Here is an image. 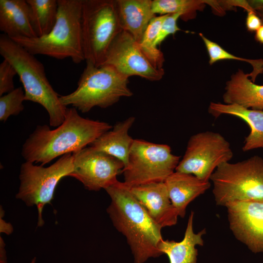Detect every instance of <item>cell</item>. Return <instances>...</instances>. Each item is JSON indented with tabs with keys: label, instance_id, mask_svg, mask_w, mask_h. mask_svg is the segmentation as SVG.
<instances>
[{
	"label": "cell",
	"instance_id": "f1b7e54d",
	"mask_svg": "<svg viewBox=\"0 0 263 263\" xmlns=\"http://www.w3.org/2000/svg\"><path fill=\"white\" fill-rule=\"evenodd\" d=\"M241 5L247 12L246 19L247 29L251 32L256 31L263 25L261 19L247 2H242Z\"/></svg>",
	"mask_w": 263,
	"mask_h": 263
},
{
	"label": "cell",
	"instance_id": "9a60e30c",
	"mask_svg": "<svg viewBox=\"0 0 263 263\" xmlns=\"http://www.w3.org/2000/svg\"><path fill=\"white\" fill-rule=\"evenodd\" d=\"M0 30L11 39L37 37L26 0H0Z\"/></svg>",
	"mask_w": 263,
	"mask_h": 263
},
{
	"label": "cell",
	"instance_id": "e0dca14e",
	"mask_svg": "<svg viewBox=\"0 0 263 263\" xmlns=\"http://www.w3.org/2000/svg\"><path fill=\"white\" fill-rule=\"evenodd\" d=\"M122 30L129 33L139 43L151 19L156 16L151 0H115Z\"/></svg>",
	"mask_w": 263,
	"mask_h": 263
},
{
	"label": "cell",
	"instance_id": "d4e9b609",
	"mask_svg": "<svg viewBox=\"0 0 263 263\" xmlns=\"http://www.w3.org/2000/svg\"><path fill=\"white\" fill-rule=\"evenodd\" d=\"M206 1L192 0H153V13L162 15L183 13L184 16L197 10Z\"/></svg>",
	"mask_w": 263,
	"mask_h": 263
},
{
	"label": "cell",
	"instance_id": "603a6c76",
	"mask_svg": "<svg viewBox=\"0 0 263 263\" xmlns=\"http://www.w3.org/2000/svg\"><path fill=\"white\" fill-rule=\"evenodd\" d=\"M169 14L155 16L150 22L141 41L138 43L143 54L157 69H162L165 61L163 53L155 45L160 27Z\"/></svg>",
	"mask_w": 263,
	"mask_h": 263
},
{
	"label": "cell",
	"instance_id": "cb8c5ba5",
	"mask_svg": "<svg viewBox=\"0 0 263 263\" xmlns=\"http://www.w3.org/2000/svg\"><path fill=\"white\" fill-rule=\"evenodd\" d=\"M209 56V63L210 65L216 61L224 59H235L246 61L249 63L253 67V71L249 74L251 80L254 82L259 74L263 73V59L252 60L236 56L225 51L218 44L207 38L203 34L200 33Z\"/></svg>",
	"mask_w": 263,
	"mask_h": 263
},
{
	"label": "cell",
	"instance_id": "9c48e42d",
	"mask_svg": "<svg viewBox=\"0 0 263 263\" xmlns=\"http://www.w3.org/2000/svg\"><path fill=\"white\" fill-rule=\"evenodd\" d=\"M180 156L172 153L169 146L134 139L128 161L122 173L130 188L165 182L175 171Z\"/></svg>",
	"mask_w": 263,
	"mask_h": 263
},
{
	"label": "cell",
	"instance_id": "8fae6325",
	"mask_svg": "<svg viewBox=\"0 0 263 263\" xmlns=\"http://www.w3.org/2000/svg\"><path fill=\"white\" fill-rule=\"evenodd\" d=\"M73 154L74 169L69 176L90 191L105 189L115 183L125 167L120 160L91 146Z\"/></svg>",
	"mask_w": 263,
	"mask_h": 263
},
{
	"label": "cell",
	"instance_id": "484cf974",
	"mask_svg": "<svg viewBox=\"0 0 263 263\" xmlns=\"http://www.w3.org/2000/svg\"><path fill=\"white\" fill-rule=\"evenodd\" d=\"M24 91L21 87L0 96V120L5 122L10 116L18 115L24 109Z\"/></svg>",
	"mask_w": 263,
	"mask_h": 263
},
{
	"label": "cell",
	"instance_id": "ba28073f",
	"mask_svg": "<svg viewBox=\"0 0 263 263\" xmlns=\"http://www.w3.org/2000/svg\"><path fill=\"white\" fill-rule=\"evenodd\" d=\"M73 153L61 156L49 167L36 166L26 161L20 167V185L16 198L28 207L36 206L38 212V226L44 224L42 210L54 198L56 188L60 180L69 176L74 169Z\"/></svg>",
	"mask_w": 263,
	"mask_h": 263
},
{
	"label": "cell",
	"instance_id": "4dcf8cb0",
	"mask_svg": "<svg viewBox=\"0 0 263 263\" xmlns=\"http://www.w3.org/2000/svg\"><path fill=\"white\" fill-rule=\"evenodd\" d=\"M251 7L260 18L263 24V0L252 1Z\"/></svg>",
	"mask_w": 263,
	"mask_h": 263
},
{
	"label": "cell",
	"instance_id": "277c9868",
	"mask_svg": "<svg viewBox=\"0 0 263 263\" xmlns=\"http://www.w3.org/2000/svg\"><path fill=\"white\" fill-rule=\"evenodd\" d=\"M58 12L51 31L40 37L12 38L35 56L58 59L70 58L75 64L85 60L81 34L82 0H57Z\"/></svg>",
	"mask_w": 263,
	"mask_h": 263
},
{
	"label": "cell",
	"instance_id": "ac0fdd59",
	"mask_svg": "<svg viewBox=\"0 0 263 263\" xmlns=\"http://www.w3.org/2000/svg\"><path fill=\"white\" fill-rule=\"evenodd\" d=\"M208 111L215 118L222 114H229L246 123L250 132L245 138L242 148L244 151L263 149V111L247 109L236 104L211 102Z\"/></svg>",
	"mask_w": 263,
	"mask_h": 263
},
{
	"label": "cell",
	"instance_id": "7c38bea8",
	"mask_svg": "<svg viewBox=\"0 0 263 263\" xmlns=\"http://www.w3.org/2000/svg\"><path fill=\"white\" fill-rule=\"evenodd\" d=\"M103 65L113 66L129 77L138 76L151 81H159L164 70L155 68L141 51L138 43L128 32L122 30L111 44Z\"/></svg>",
	"mask_w": 263,
	"mask_h": 263
},
{
	"label": "cell",
	"instance_id": "3957f363",
	"mask_svg": "<svg viewBox=\"0 0 263 263\" xmlns=\"http://www.w3.org/2000/svg\"><path fill=\"white\" fill-rule=\"evenodd\" d=\"M0 54L16 69L23 87L25 100L37 103L46 110L50 126L60 125L67 108L61 103L60 95L49 82L43 64L3 34L0 36Z\"/></svg>",
	"mask_w": 263,
	"mask_h": 263
},
{
	"label": "cell",
	"instance_id": "8992f818",
	"mask_svg": "<svg viewBox=\"0 0 263 263\" xmlns=\"http://www.w3.org/2000/svg\"><path fill=\"white\" fill-rule=\"evenodd\" d=\"M216 204L236 201L263 202V158L254 155L235 163L219 165L210 177Z\"/></svg>",
	"mask_w": 263,
	"mask_h": 263
},
{
	"label": "cell",
	"instance_id": "5b68a950",
	"mask_svg": "<svg viewBox=\"0 0 263 263\" xmlns=\"http://www.w3.org/2000/svg\"><path fill=\"white\" fill-rule=\"evenodd\" d=\"M129 83V77L111 65L96 67L86 62L76 89L70 94L60 96L59 100L63 106L71 105L82 113L89 112L95 106L106 108L122 97L132 95Z\"/></svg>",
	"mask_w": 263,
	"mask_h": 263
},
{
	"label": "cell",
	"instance_id": "6da1fadb",
	"mask_svg": "<svg viewBox=\"0 0 263 263\" xmlns=\"http://www.w3.org/2000/svg\"><path fill=\"white\" fill-rule=\"evenodd\" d=\"M112 128L107 122L83 118L75 108H67L64 121L55 129L37 126L22 145L21 155L26 161L43 166L87 147Z\"/></svg>",
	"mask_w": 263,
	"mask_h": 263
},
{
	"label": "cell",
	"instance_id": "d6a6232c",
	"mask_svg": "<svg viewBox=\"0 0 263 263\" xmlns=\"http://www.w3.org/2000/svg\"><path fill=\"white\" fill-rule=\"evenodd\" d=\"M255 38L257 41L263 44V24L256 31Z\"/></svg>",
	"mask_w": 263,
	"mask_h": 263
},
{
	"label": "cell",
	"instance_id": "30bf717a",
	"mask_svg": "<svg viewBox=\"0 0 263 263\" xmlns=\"http://www.w3.org/2000/svg\"><path fill=\"white\" fill-rule=\"evenodd\" d=\"M233 156L230 143L222 135L211 131L200 132L189 139L184 155L175 171L208 181L216 169L222 163L228 162Z\"/></svg>",
	"mask_w": 263,
	"mask_h": 263
},
{
	"label": "cell",
	"instance_id": "1f68e13d",
	"mask_svg": "<svg viewBox=\"0 0 263 263\" xmlns=\"http://www.w3.org/2000/svg\"><path fill=\"white\" fill-rule=\"evenodd\" d=\"M5 244L1 237H0V263H7Z\"/></svg>",
	"mask_w": 263,
	"mask_h": 263
},
{
	"label": "cell",
	"instance_id": "ffe728a7",
	"mask_svg": "<svg viewBox=\"0 0 263 263\" xmlns=\"http://www.w3.org/2000/svg\"><path fill=\"white\" fill-rule=\"evenodd\" d=\"M194 212L191 211L188 221L183 239L179 242L163 239L159 244V249L166 254L170 263H196L198 250L196 246H203V236L206 233L204 229L195 233L193 229Z\"/></svg>",
	"mask_w": 263,
	"mask_h": 263
},
{
	"label": "cell",
	"instance_id": "83f0119b",
	"mask_svg": "<svg viewBox=\"0 0 263 263\" xmlns=\"http://www.w3.org/2000/svg\"><path fill=\"white\" fill-rule=\"evenodd\" d=\"M183 13L169 14L162 23L155 41V45L157 47L170 35H174L180 30L178 27L177 21L180 17H184Z\"/></svg>",
	"mask_w": 263,
	"mask_h": 263
},
{
	"label": "cell",
	"instance_id": "f546056e",
	"mask_svg": "<svg viewBox=\"0 0 263 263\" xmlns=\"http://www.w3.org/2000/svg\"><path fill=\"white\" fill-rule=\"evenodd\" d=\"M3 216L0 218V232L4 233L7 235L11 234L13 231V227L10 223L5 222L3 219Z\"/></svg>",
	"mask_w": 263,
	"mask_h": 263
},
{
	"label": "cell",
	"instance_id": "7402d4cb",
	"mask_svg": "<svg viewBox=\"0 0 263 263\" xmlns=\"http://www.w3.org/2000/svg\"><path fill=\"white\" fill-rule=\"evenodd\" d=\"M37 37L48 34L54 27L58 12L57 0H26Z\"/></svg>",
	"mask_w": 263,
	"mask_h": 263
},
{
	"label": "cell",
	"instance_id": "4fadbf2b",
	"mask_svg": "<svg viewBox=\"0 0 263 263\" xmlns=\"http://www.w3.org/2000/svg\"><path fill=\"white\" fill-rule=\"evenodd\" d=\"M225 207L236 238L252 252H263V202L236 201Z\"/></svg>",
	"mask_w": 263,
	"mask_h": 263
},
{
	"label": "cell",
	"instance_id": "5bb4252c",
	"mask_svg": "<svg viewBox=\"0 0 263 263\" xmlns=\"http://www.w3.org/2000/svg\"><path fill=\"white\" fill-rule=\"evenodd\" d=\"M131 191L151 219L161 227L176 225L179 216L164 182L133 187Z\"/></svg>",
	"mask_w": 263,
	"mask_h": 263
},
{
	"label": "cell",
	"instance_id": "52a82bcc",
	"mask_svg": "<svg viewBox=\"0 0 263 263\" xmlns=\"http://www.w3.org/2000/svg\"><path fill=\"white\" fill-rule=\"evenodd\" d=\"M122 31L115 0H82L81 34L86 62L101 66L111 44Z\"/></svg>",
	"mask_w": 263,
	"mask_h": 263
},
{
	"label": "cell",
	"instance_id": "7a4b0ae2",
	"mask_svg": "<svg viewBox=\"0 0 263 263\" xmlns=\"http://www.w3.org/2000/svg\"><path fill=\"white\" fill-rule=\"evenodd\" d=\"M105 190L111 199L107 212L114 227L125 237L134 263H144L162 255L158 247L163 239V227L151 219L131 188L118 181Z\"/></svg>",
	"mask_w": 263,
	"mask_h": 263
},
{
	"label": "cell",
	"instance_id": "44dd1931",
	"mask_svg": "<svg viewBox=\"0 0 263 263\" xmlns=\"http://www.w3.org/2000/svg\"><path fill=\"white\" fill-rule=\"evenodd\" d=\"M135 120L134 117L130 116L116 123L112 130L103 133L89 146L117 158L125 167L134 139L129 135V131Z\"/></svg>",
	"mask_w": 263,
	"mask_h": 263
},
{
	"label": "cell",
	"instance_id": "2e32d148",
	"mask_svg": "<svg viewBox=\"0 0 263 263\" xmlns=\"http://www.w3.org/2000/svg\"><path fill=\"white\" fill-rule=\"evenodd\" d=\"M170 201L178 216L184 218L188 205L210 187L205 181L188 173L175 171L165 181Z\"/></svg>",
	"mask_w": 263,
	"mask_h": 263
},
{
	"label": "cell",
	"instance_id": "d6986e66",
	"mask_svg": "<svg viewBox=\"0 0 263 263\" xmlns=\"http://www.w3.org/2000/svg\"><path fill=\"white\" fill-rule=\"evenodd\" d=\"M249 76L240 69L233 74L226 83L223 101L226 104L263 111V85L255 84Z\"/></svg>",
	"mask_w": 263,
	"mask_h": 263
},
{
	"label": "cell",
	"instance_id": "4316f807",
	"mask_svg": "<svg viewBox=\"0 0 263 263\" xmlns=\"http://www.w3.org/2000/svg\"><path fill=\"white\" fill-rule=\"evenodd\" d=\"M18 75L13 66L4 59L0 64V96L6 94L15 88L14 77Z\"/></svg>",
	"mask_w": 263,
	"mask_h": 263
},
{
	"label": "cell",
	"instance_id": "836d02e7",
	"mask_svg": "<svg viewBox=\"0 0 263 263\" xmlns=\"http://www.w3.org/2000/svg\"><path fill=\"white\" fill-rule=\"evenodd\" d=\"M36 257H34V258L31 260V261L30 262V263H36Z\"/></svg>",
	"mask_w": 263,
	"mask_h": 263
}]
</instances>
